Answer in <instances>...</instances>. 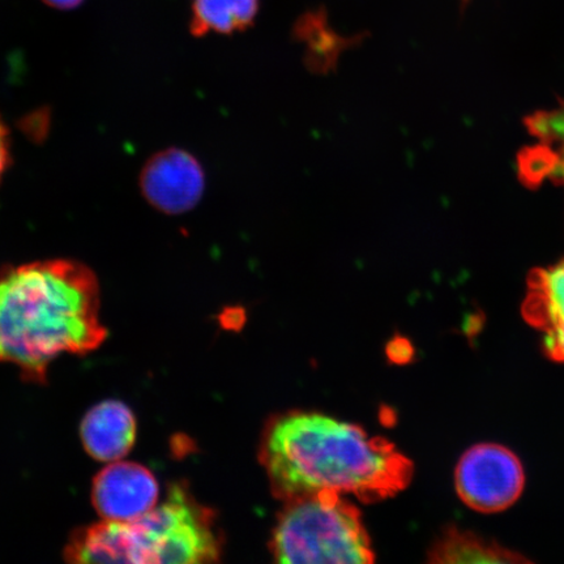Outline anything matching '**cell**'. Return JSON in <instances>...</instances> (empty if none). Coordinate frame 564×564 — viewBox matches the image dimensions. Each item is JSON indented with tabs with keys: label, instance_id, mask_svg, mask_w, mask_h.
<instances>
[{
	"label": "cell",
	"instance_id": "1",
	"mask_svg": "<svg viewBox=\"0 0 564 564\" xmlns=\"http://www.w3.org/2000/svg\"><path fill=\"white\" fill-rule=\"evenodd\" d=\"M260 462L274 496L319 491L380 502L411 484L414 467L394 444L362 427L314 412H289L265 427Z\"/></svg>",
	"mask_w": 564,
	"mask_h": 564
},
{
	"label": "cell",
	"instance_id": "2",
	"mask_svg": "<svg viewBox=\"0 0 564 564\" xmlns=\"http://www.w3.org/2000/svg\"><path fill=\"white\" fill-rule=\"evenodd\" d=\"M100 308V285L83 263L55 259L9 268L0 273V362L44 382L55 358L101 347L108 330Z\"/></svg>",
	"mask_w": 564,
	"mask_h": 564
},
{
	"label": "cell",
	"instance_id": "3",
	"mask_svg": "<svg viewBox=\"0 0 564 564\" xmlns=\"http://www.w3.org/2000/svg\"><path fill=\"white\" fill-rule=\"evenodd\" d=\"M221 552L215 514L176 484L164 502L137 519L80 529L65 556L73 563H212Z\"/></svg>",
	"mask_w": 564,
	"mask_h": 564
},
{
	"label": "cell",
	"instance_id": "4",
	"mask_svg": "<svg viewBox=\"0 0 564 564\" xmlns=\"http://www.w3.org/2000/svg\"><path fill=\"white\" fill-rule=\"evenodd\" d=\"M273 528L271 552L280 563H372L371 540L361 512L335 491L285 502Z\"/></svg>",
	"mask_w": 564,
	"mask_h": 564
},
{
	"label": "cell",
	"instance_id": "5",
	"mask_svg": "<svg viewBox=\"0 0 564 564\" xmlns=\"http://www.w3.org/2000/svg\"><path fill=\"white\" fill-rule=\"evenodd\" d=\"M524 484L519 457L494 443L477 444L468 449L455 471L458 497L471 510L482 513L509 509L520 498Z\"/></svg>",
	"mask_w": 564,
	"mask_h": 564
},
{
	"label": "cell",
	"instance_id": "6",
	"mask_svg": "<svg viewBox=\"0 0 564 564\" xmlns=\"http://www.w3.org/2000/svg\"><path fill=\"white\" fill-rule=\"evenodd\" d=\"M140 187L151 206L167 215H181L202 199L206 175L193 154L172 148L147 162Z\"/></svg>",
	"mask_w": 564,
	"mask_h": 564
},
{
	"label": "cell",
	"instance_id": "7",
	"mask_svg": "<svg viewBox=\"0 0 564 564\" xmlns=\"http://www.w3.org/2000/svg\"><path fill=\"white\" fill-rule=\"evenodd\" d=\"M159 494L158 479L150 469L119 460L96 476L91 502L102 520L129 521L151 511L159 503Z\"/></svg>",
	"mask_w": 564,
	"mask_h": 564
},
{
	"label": "cell",
	"instance_id": "8",
	"mask_svg": "<svg viewBox=\"0 0 564 564\" xmlns=\"http://www.w3.org/2000/svg\"><path fill=\"white\" fill-rule=\"evenodd\" d=\"M532 143L518 154V175L528 188L544 183L564 188V100L524 119Z\"/></svg>",
	"mask_w": 564,
	"mask_h": 564
},
{
	"label": "cell",
	"instance_id": "9",
	"mask_svg": "<svg viewBox=\"0 0 564 564\" xmlns=\"http://www.w3.org/2000/svg\"><path fill=\"white\" fill-rule=\"evenodd\" d=\"M521 313L541 334L545 356L564 364V259L529 272Z\"/></svg>",
	"mask_w": 564,
	"mask_h": 564
},
{
	"label": "cell",
	"instance_id": "10",
	"mask_svg": "<svg viewBox=\"0 0 564 564\" xmlns=\"http://www.w3.org/2000/svg\"><path fill=\"white\" fill-rule=\"evenodd\" d=\"M137 433L135 415L129 406L115 400L91 408L80 426L84 449L104 463L122 460L135 444Z\"/></svg>",
	"mask_w": 564,
	"mask_h": 564
},
{
	"label": "cell",
	"instance_id": "11",
	"mask_svg": "<svg viewBox=\"0 0 564 564\" xmlns=\"http://www.w3.org/2000/svg\"><path fill=\"white\" fill-rule=\"evenodd\" d=\"M432 563H524L523 555L474 532L451 525L429 552Z\"/></svg>",
	"mask_w": 564,
	"mask_h": 564
},
{
	"label": "cell",
	"instance_id": "12",
	"mask_svg": "<svg viewBox=\"0 0 564 564\" xmlns=\"http://www.w3.org/2000/svg\"><path fill=\"white\" fill-rule=\"evenodd\" d=\"M259 0H194L192 32L230 34L247 30L256 20Z\"/></svg>",
	"mask_w": 564,
	"mask_h": 564
},
{
	"label": "cell",
	"instance_id": "13",
	"mask_svg": "<svg viewBox=\"0 0 564 564\" xmlns=\"http://www.w3.org/2000/svg\"><path fill=\"white\" fill-rule=\"evenodd\" d=\"M387 355L393 364H406L411 361L414 351L406 338L397 337L387 345Z\"/></svg>",
	"mask_w": 564,
	"mask_h": 564
},
{
	"label": "cell",
	"instance_id": "14",
	"mask_svg": "<svg viewBox=\"0 0 564 564\" xmlns=\"http://www.w3.org/2000/svg\"><path fill=\"white\" fill-rule=\"evenodd\" d=\"M11 162V140H10V131L9 127L3 121V118L0 117V182H2L3 176L9 169Z\"/></svg>",
	"mask_w": 564,
	"mask_h": 564
},
{
	"label": "cell",
	"instance_id": "15",
	"mask_svg": "<svg viewBox=\"0 0 564 564\" xmlns=\"http://www.w3.org/2000/svg\"><path fill=\"white\" fill-rule=\"evenodd\" d=\"M44 2L54 7V9L73 10L75 7L79 6L83 0H44Z\"/></svg>",
	"mask_w": 564,
	"mask_h": 564
}]
</instances>
